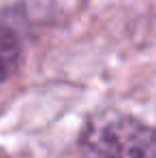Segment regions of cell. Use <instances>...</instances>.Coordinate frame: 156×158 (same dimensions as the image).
<instances>
[{
    "mask_svg": "<svg viewBox=\"0 0 156 158\" xmlns=\"http://www.w3.org/2000/svg\"><path fill=\"white\" fill-rule=\"evenodd\" d=\"M77 148L83 158H156V126L124 111H99L86 118Z\"/></svg>",
    "mask_w": 156,
    "mask_h": 158,
    "instance_id": "1",
    "label": "cell"
},
{
    "mask_svg": "<svg viewBox=\"0 0 156 158\" xmlns=\"http://www.w3.org/2000/svg\"><path fill=\"white\" fill-rule=\"evenodd\" d=\"M24 62V36L13 19L0 15V85L15 77Z\"/></svg>",
    "mask_w": 156,
    "mask_h": 158,
    "instance_id": "2",
    "label": "cell"
},
{
    "mask_svg": "<svg viewBox=\"0 0 156 158\" xmlns=\"http://www.w3.org/2000/svg\"><path fill=\"white\" fill-rule=\"evenodd\" d=\"M0 158H6V156H4V154H0Z\"/></svg>",
    "mask_w": 156,
    "mask_h": 158,
    "instance_id": "3",
    "label": "cell"
}]
</instances>
